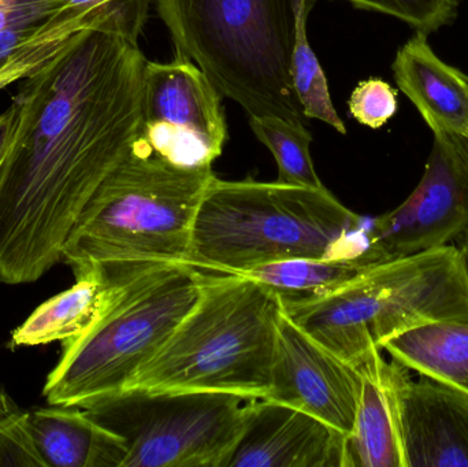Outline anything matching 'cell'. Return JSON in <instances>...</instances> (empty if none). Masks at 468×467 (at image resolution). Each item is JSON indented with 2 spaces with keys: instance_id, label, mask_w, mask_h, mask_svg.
Segmentation results:
<instances>
[{
  "instance_id": "5b68a950",
  "label": "cell",
  "mask_w": 468,
  "mask_h": 467,
  "mask_svg": "<svg viewBox=\"0 0 468 467\" xmlns=\"http://www.w3.org/2000/svg\"><path fill=\"white\" fill-rule=\"evenodd\" d=\"M175 48L250 117L305 126L292 80L294 0H155Z\"/></svg>"
},
{
  "instance_id": "44dd1931",
  "label": "cell",
  "mask_w": 468,
  "mask_h": 467,
  "mask_svg": "<svg viewBox=\"0 0 468 467\" xmlns=\"http://www.w3.org/2000/svg\"><path fill=\"white\" fill-rule=\"evenodd\" d=\"M250 125L278 166L277 183L303 188H324L311 158L313 136L305 126H296L275 117H250Z\"/></svg>"
},
{
  "instance_id": "f546056e",
  "label": "cell",
  "mask_w": 468,
  "mask_h": 467,
  "mask_svg": "<svg viewBox=\"0 0 468 467\" xmlns=\"http://www.w3.org/2000/svg\"><path fill=\"white\" fill-rule=\"evenodd\" d=\"M461 251L462 254H463L464 260H466L468 268V228L466 232L463 233V240H462Z\"/></svg>"
},
{
  "instance_id": "603a6c76",
  "label": "cell",
  "mask_w": 468,
  "mask_h": 467,
  "mask_svg": "<svg viewBox=\"0 0 468 467\" xmlns=\"http://www.w3.org/2000/svg\"><path fill=\"white\" fill-rule=\"evenodd\" d=\"M354 7L400 19L417 32L431 35L458 16L459 0H346Z\"/></svg>"
},
{
  "instance_id": "484cf974",
  "label": "cell",
  "mask_w": 468,
  "mask_h": 467,
  "mask_svg": "<svg viewBox=\"0 0 468 467\" xmlns=\"http://www.w3.org/2000/svg\"><path fill=\"white\" fill-rule=\"evenodd\" d=\"M84 29H90L84 22L54 19L44 24L22 25L0 30V69L32 47L54 38L70 37Z\"/></svg>"
},
{
  "instance_id": "f1b7e54d",
  "label": "cell",
  "mask_w": 468,
  "mask_h": 467,
  "mask_svg": "<svg viewBox=\"0 0 468 467\" xmlns=\"http://www.w3.org/2000/svg\"><path fill=\"white\" fill-rule=\"evenodd\" d=\"M14 122H16V110L13 104L0 114V165L5 161L10 145L11 133H13Z\"/></svg>"
},
{
  "instance_id": "5bb4252c",
  "label": "cell",
  "mask_w": 468,
  "mask_h": 467,
  "mask_svg": "<svg viewBox=\"0 0 468 467\" xmlns=\"http://www.w3.org/2000/svg\"><path fill=\"white\" fill-rule=\"evenodd\" d=\"M355 367L359 400L354 430L344 441L343 467H406L399 402L403 366L373 350Z\"/></svg>"
},
{
  "instance_id": "d4e9b609",
  "label": "cell",
  "mask_w": 468,
  "mask_h": 467,
  "mask_svg": "<svg viewBox=\"0 0 468 467\" xmlns=\"http://www.w3.org/2000/svg\"><path fill=\"white\" fill-rule=\"evenodd\" d=\"M348 104L357 122L378 129L398 112V90L384 80L368 79L355 88Z\"/></svg>"
},
{
  "instance_id": "83f0119b",
  "label": "cell",
  "mask_w": 468,
  "mask_h": 467,
  "mask_svg": "<svg viewBox=\"0 0 468 467\" xmlns=\"http://www.w3.org/2000/svg\"><path fill=\"white\" fill-rule=\"evenodd\" d=\"M54 19L76 21L60 16L49 0H0V30L22 25L44 24Z\"/></svg>"
},
{
  "instance_id": "8992f818",
  "label": "cell",
  "mask_w": 468,
  "mask_h": 467,
  "mask_svg": "<svg viewBox=\"0 0 468 467\" xmlns=\"http://www.w3.org/2000/svg\"><path fill=\"white\" fill-rule=\"evenodd\" d=\"M282 312L330 353L356 366L404 332L442 321L468 323V268L445 246L385 260L333 292Z\"/></svg>"
},
{
  "instance_id": "2e32d148",
  "label": "cell",
  "mask_w": 468,
  "mask_h": 467,
  "mask_svg": "<svg viewBox=\"0 0 468 467\" xmlns=\"http://www.w3.org/2000/svg\"><path fill=\"white\" fill-rule=\"evenodd\" d=\"M27 425L46 467H122V440L82 409H35L27 411Z\"/></svg>"
},
{
  "instance_id": "3957f363",
  "label": "cell",
  "mask_w": 468,
  "mask_h": 467,
  "mask_svg": "<svg viewBox=\"0 0 468 467\" xmlns=\"http://www.w3.org/2000/svg\"><path fill=\"white\" fill-rule=\"evenodd\" d=\"M210 169H184L134 140L85 206L62 249L74 279H118L151 266L189 265L192 229Z\"/></svg>"
},
{
  "instance_id": "d6986e66",
  "label": "cell",
  "mask_w": 468,
  "mask_h": 467,
  "mask_svg": "<svg viewBox=\"0 0 468 467\" xmlns=\"http://www.w3.org/2000/svg\"><path fill=\"white\" fill-rule=\"evenodd\" d=\"M374 265L367 258H302L259 266L239 276L271 291L281 304L300 303L333 292Z\"/></svg>"
},
{
  "instance_id": "4316f807",
  "label": "cell",
  "mask_w": 468,
  "mask_h": 467,
  "mask_svg": "<svg viewBox=\"0 0 468 467\" xmlns=\"http://www.w3.org/2000/svg\"><path fill=\"white\" fill-rule=\"evenodd\" d=\"M70 37L44 41V43L16 55L7 65L0 69V90H5L13 82L21 81L25 77L37 71L41 66L46 65L51 58H54L63 48V46L68 43Z\"/></svg>"
},
{
  "instance_id": "7c38bea8",
  "label": "cell",
  "mask_w": 468,
  "mask_h": 467,
  "mask_svg": "<svg viewBox=\"0 0 468 467\" xmlns=\"http://www.w3.org/2000/svg\"><path fill=\"white\" fill-rule=\"evenodd\" d=\"M244 427L228 467H343V433L283 403L245 400Z\"/></svg>"
},
{
  "instance_id": "30bf717a",
  "label": "cell",
  "mask_w": 468,
  "mask_h": 467,
  "mask_svg": "<svg viewBox=\"0 0 468 467\" xmlns=\"http://www.w3.org/2000/svg\"><path fill=\"white\" fill-rule=\"evenodd\" d=\"M468 228V134L434 132L422 180L398 208L371 219L377 262L450 246Z\"/></svg>"
},
{
  "instance_id": "6da1fadb",
  "label": "cell",
  "mask_w": 468,
  "mask_h": 467,
  "mask_svg": "<svg viewBox=\"0 0 468 467\" xmlns=\"http://www.w3.org/2000/svg\"><path fill=\"white\" fill-rule=\"evenodd\" d=\"M139 44L84 29L13 98L0 165V282L37 281L60 262L80 214L128 155L142 125Z\"/></svg>"
},
{
  "instance_id": "8fae6325",
  "label": "cell",
  "mask_w": 468,
  "mask_h": 467,
  "mask_svg": "<svg viewBox=\"0 0 468 467\" xmlns=\"http://www.w3.org/2000/svg\"><path fill=\"white\" fill-rule=\"evenodd\" d=\"M359 392L356 367L330 353L281 312L266 399L311 414L346 438L354 430Z\"/></svg>"
},
{
  "instance_id": "ac0fdd59",
  "label": "cell",
  "mask_w": 468,
  "mask_h": 467,
  "mask_svg": "<svg viewBox=\"0 0 468 467\" xmlns=\"http://www.w3.org/2000/svg\"><path fill=\"white\" fill-rule=\"evenodd\" d=\"M393 361L468 395V323L426 324L382 345Z\"/></svg>"
},
{
  "instance_id": "9a60e30c",
  "label": "cell",
  "mask_w": 468,
  "mask_h": 467,
  "mask_svg": "<svg viewBox=\"0 0 468 467\" xmlns=\"http://www.w3.org/2000/svg\"><path fill=\"white\" fill-rule=\"evenodd\" d=\"M392 69L399 90L433 133L468 134V76L437 57L428 35L417 32L401 46Z\"/></svg>"
},
{
  "instance_id": "277c9868",
  "label": "cell",
  "mask_w": 468,
  "mask_h": 467,
  "mask_svg": "<svg viewBox=\"0 0 468 467\" xmlns=\"http://www.w3.org/2000/svg\"><path fill=\"white\" fill-rule=\"evenodd\" d=\"M281 312L280 299L255 280L203 271L197 303L125 391L266 399Z\"/></svg>"
},
{
  "instance_id": "4fadbf2b",
  "label": "cell",
  "mask_w": 468,
  "mask_h": 467,
  "mask_svg": "<svg viewBox=\"0 0 468 467\" xmlns=\"http://www.w3.org/2000/svg\"><path fill=\"white\" fill-rule=\"evenodd\" d=\"M399 402L406 467H468V395L403 366Z\"/></svg>"
},
{
  "instance_id": "7a4b0ae2",
  "label": "cell",
  "mask_w": 468,
  "mask_h": 467,
  "mask_svg": "<svg viewBox=\"0 0 468 467\" xmlns=\"http://www.w3.org/2000/svg\"><path fill=\"white\" fill-rule=\"evenodd\" d=\"M370 224L326 188L214 177L192 229L189 265L241 274L302 258H367Z\"/></svg>"
},
{
  "instance_id": "cb8c5ba5",
  "label": "cell",
  "mask_w": 468,
  "mask_h": 467,
  "mask_svg": "<svg viewBox=\"0 0 468 467\" xmlns=\"http://www.w3.org/2000/svg\"><path fill=\"white\" fill-rule=\"evenodd\" d=\"M0 467H46L30 435L27 411L0 386Z\"/></svg>"
},
{
  "instance_id": "e0dca14e",
  "label": "cell",
  "mask_w": 468,
  "mask_h": 467,
  "mask_svg": "<svg viewBox=\"0 0 468 467\" xmlns=\"http://www.w3.org/2000/svg\"><path fill=\"white\" fill-rule=\"evenodd\" d=\"M142 271L117 280L98 271L79 277L73 287L44 302L13 332L11 345L33 347L82 336L117 301L129 280Z\"/></svg>"
},
{
  "instance_id": "ffe728a7",
  "label": "cell",
  "mask_w": 468,
  "mask_h": 467,
  "mask_svg": "<svg viewBox=\"0 0 468 467\" xmlns=\"http://www.w3.org/2000/svg\"><path fill=\"white\" fill-rule=\"evenodd\" d=\"M316 2L318 0H294L296 41L292 58V80L297 98L304 110L305 118L326 122L338 133L346 134V125L333 106L324 69L308 43L307 18Z\"/></svg>"
},
{
  "instance_id": "52a82bcc",
  "label": "cell",
  "mask_w": 468,
  "mask_h": 467,
  "mask_svg": "<svg viewBox=\"0 0 468 467\" xmlns=\"http://www.w3.org/2000/svg\"><path fill=\"white\" fill-rule=\"evenodd\" d=\"M202 277L203 271L186 263L132 277L92 328L62 342L44 386L47 403L88 409L125 391L195 306Z\"/></svg>"
},
{
  "instance_id": "9c48e42d",
  "label": "cell",
  "mask_w": 468,
  "mask_h": 467,
  "mask_svg": "<svg viewBox=\"0 0 468 467\" xmlns=\"http://www.w3.org/2000/svg\"><path fill=\"white\" fill-rule=\"evenodd\" d=\"M137 139L184 169H210L222 155L228 140L222 95L177 49L172 62H145Z\"/></svg>"
},
{
  "instance_id": "ba28073f",
  "label": "cell",
  "mask_w": 468,
  "mask_h": 467,
  "mask_svg": "<svg viewBox=\"0 0 468 467\" xmlns=\"http://www.w3.org/2000/svg\"><path fill=\"white\" fill-rule=\"evenodd\" d=\"M244 408L237 395L129 389L82 410L122 440V467H228Z\"/></svg>"
},
{
  "instance_id": "7402d4cb",
  "label": "cell",
  "mask_w": 468,
  "mask_h": 467,
  "mask_svg": "<svg viewBox=\"0 0 468 467\" xmlns=\"http://www.w3.org/2000/svg\"><path fill=\"white\" fill-rule=\"evenodd\" d=\"M60 16L139 44L151 0H49Z\"/></svg>"
}]
</instances>
